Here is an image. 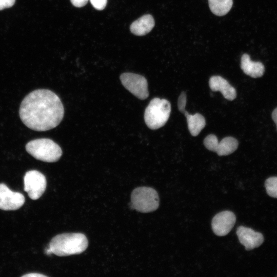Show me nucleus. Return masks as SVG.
Returning a JSON list of instances; mask_svg holds the SVG:
<instances>
[{
    "instance_id": "f257e3e1",
    "label": "nucleus",
    "mask_w": 277,
    "mask_h": 277,
    "mask_svg": "<svg viewBox=\"0 0 277 277\" xmlns=\"http://www.w3.org/2000/svg\"><path fill=\"white\" fill-rule=\"evenodd\" d=\"M19 117L29 128L44 131L56 127L64 115V108L60 97L48 89L31 92L22 101Z\"/></svg>"
},
{
    "instance_id": "aec40b11",
    "label": "nucleus",
    "mask_w": 277,
    "mask_h": 277,
    "mask_svg": "<svg viewBox=\"0 0 277 277\" xmlns=\"http://www.w3.org/2000/svg\"><path fill=\"white\" fill-rule=\"evenodd\" d=\"M16 0H0V10L12 7Z\"/></svg>"
},
{
    "instance_id": "f3484780",
    "label": "nucleus",
    "mask_w": 277,
    "mask_h": 277,
    "mask_svg": "<svg viewBox=\"0 0 277 277\" xmlns=\"http://www.w3.org/2000/svg\"><path fill=\"white\" fill-rule=\"evenodd\" d=\"M265 186L268 194L272 197L277 198V176L267 179Z\"/></svg>"
},
{
    "instance_id": "ddd939ff",
    "label": "nucleus",
    "mask_w": 277,
    "mask_h": 277,
    "mask_svg": "<svg viewBox=\"0 0 277 277\" xmlns=\"http://www.w3.org/2000/svg\"><path fill=\"white\" fill-rule=\"evenodd\" d=\"M241 68L246 74L253 78L261 77L265 72L264 65L259 62L252 61L247 54H244L241 57Z\"/></svg>"
},
{
    "instance_id": "dca6fc26",
    "label": "nucleus",
    "mask_w": 277,
    "mask_h": 277,
    "mask_svg": "<svg viewBox=\"0 0 277 277\" xmlns=\"http://www.w3.org/2000/svg\"><path fill=\"white\" fill-rule=\"evenodd\" d=\"M212 12L217 16L226 14L232 7V0H208Z\"/></svg>"
},
{
    "instance_id": "423d86ee",
    "label": "nucleus",
    "mask_w": 277,
    "mask_h": 277,
    "mask_svg": "<svg viewBox=\"0 0 277 277\" xmlns=\"http://www.w3.org/2000/svg\"><path fill=\"white\" fill-rule=\"evenodd\" d=\"M123 86L140 100H145L149 96L146 78L140 74L125 72L120 77Z\"/></svg>"
},
{
    "instance_id": "9d476101",
    "label": "nucleus",
    "mask_w": 277,
    "mask_h": 277,
    "mask_svg": "<svg viewBox=\"0 0 277 277\" xmlns=\"http://www.w3.org/2000/svg\"><path fill=\"white\" fill-rule=\"evenodd\" d=\"M235 222L236 216L232 211L225 210L220 212L212 219V230L217 236H225L231 231Z\"/></svg>"
},
{
    "instance_id": "4468645a",
    "label": "nucleus",
    "mask_w": 277,
    "mask_h": 277,
    "mask_svg": "<svg viewBox=\"0 0 277 277\" xmlns=\"http://www.w3.org/2000/svg\"><path fill=\"white\" fill-rule=\"evenodd\" d=\"M154 24L153 17L150 14H145L134 21L131 24L130 29L134 35L143 36L150 32Z\"/></svg>"
},
{
    "instance_id": "a211bd4d",
    "label": "nucleus",
    "mask_w": 277,
    "mask_h": 277,
    "mask_svg": "<svg viewBox=\"0 0 277 277\" xmlns=\"http://www.w3.org/2000/svg\"><path fill=\"white\" fill-rule=\"evenodd\" d=\"M187 98L185 92L183 91L178 98L177 107L179 110L184 114L185 112V106L186 105Z\"/></svg>"
},
{
    "instance_id": "6e6552de",
    "label": "nucleus",
    "mask_w": 277,
    "mask_h": 277,
    "mask_svg": "<svg viewBox=\"0 0 277 277\" xmlns=\"http://www.w3.org/2000/svg\"><path fill=\"white\" fill-rule=\"evenodd\" d=\"M204 145L208 150L216 152L219 156H223L234 152L239 143L236 138L231 136L225 137L219 142L215 135L210 134L204 138Z\"/></svg>"
},
{
    "instance_id": "5701e85b",
    "label": "nucleus",
    "mask_w": 277,
    "mask_h": 277,
    "mask_svg": "<svg viewBox=\"0 0 277 277\" xmlns=\"http://www.w3.org/2000/svg\"><path fill=\"white\" fill-rule=\"evenodd\" d=\"M23 276H30V277H33V276H46V275L39 274V273H31L30 274H27L23 275Z\"/></svg>"
},
{
    "instance_id": "f8f14e48",
    "label": "nucleus",
    "mask_w": 277,
    "mask_h": 277,
    "mask_svg": "<svg viewBox=\"0 0 277 277\" xmlns=\"http://www.w3.org/2000/svg\"><path fill=\"white\" fill-rule=\"evenodd\" d=\"M209 85L212 91H220L224 98L233 101L236 97V91L228 82L220 76H212L209 81Z\"/></svg>"
},
{
    "instance_id": "412c9836",
    "label": "nucleus",
    "mask_w": 277,
    "mask_h": 277,
    "mask_svg": "<svg viewBox=\"0 0 277 277\" xmlns=\"http://www.w3.org/2000/svg\"><path fill=\"white\" fill-rule=\"evenodd\" d=\"M72 4L76 7H82L86 5L88 0H70Z\"/></svg>"
},
{
    "instance_id": "1a4fd4ad",
    "label": "nucleus",
    "mask_w": 277,
    "mask_h": 277,
    "mask_svg": "<svg viewBox=\"0 0 277 277\" xmlns=\"http://www.w3.org/2000/svg\"><path fill=\"white\" fill-rule=\"evenodd\" d=\"M25 201L23 194L11 190L5 184H0V209L15 210L20 208Z\"/></svg>"
},
{
    "instance_id": "9b49d317",
    "label": "nucleus",
    "mask_w": 277,
    "mask_h": 277,
    "mask_svg": "<svg viewBox=\"0 0 277 277\" xmlns=\"http://www.w3.org/2000/svg\"><path fill=\"white\" fill-rule=\"evenodd\" d=\"M236 234L240 243L244 246L246 250L257 248L264 242V237L262 233L243 226L238 227Z\"/></svg>"
},
{
    "instance_id": "f03ea898",
    "label": "nucleus",
    "mask_w": 277,
    "mask_h": 277,
    "mask_svg": "<svg viewBox=\"0 0 277 277\" xmlns=\"http://www.w3.org/2000/svg\"><path fill=\"white\" fill-rule=\"evenodd\" d=\"M88 245V240L83 233H63L52 239L45 253L60 256L77 254L84 252Z\"/></svg>"
},
{
    "instance_id": "6ab92c4d",
    "label": "nucleus",
    "mask_w": 277,
    "mask_h": 277,
    "mask_svg": "<svg viewBox=\"0 0 277 277\" xmlns=\"http://www.w3.org/2000/svg\"><path fill=\"white\" fill-rule=\"evenodd\" d=\"M92 6L97 10H102L106 6L107 0H90Z\"/></svg>"
},
{
    "instance_id": "20e7f679",
    "label": "nucleus",
    "mask_w": 277,
    "mask_h": 277,
    "mask_svg": "<svg viewBox=\"0 0 277 277\" xmlns=\"http://www.w3.org/2000/svg\"><path fill=\"white\" fill-rule=\"evenodd\" d=\"M25 148L27 152L35 159L45 162H55L62 155L61 147L49 138L32 140L26 144Z\"/></svg>"
},
{
    "instance_id": "39448f33",
    "label": "nucleus",
    "mask_w": 277,
    "mask_h": 277,
    "mask_svg": "<svg viewBox=\"0 0 277 277\" xmlns=\"http://www.w3.org/2000/svg\"><path fill=\"white\" fill-rule=\"evenodd\" d=\"M159 206V197L156 191L148 187H140L131 193L130 207L132 209L148 213L156 210Z\"/></svg>"
},
{
    "instance_id": "4be33fe9",
    "label": "nucleus",
    "mask_w": 277,
    "mask_h": 277,
    "mask_svg": "<svg viewBox=\"0 0 277 277\" xmlns=\"http://www.w3.org/2000/svg\"><path fill=\"white\" fill-rule=\"evenodd\" d=\"M272 118L276 125L277 128V108H276L272 113Z\"/></svg>"
},
{
    "instance_id": "2eb2a0df",
    "label": "nucleus",
    "mask_w": 277,
    "mask_h": 277,
    "mask_svg": "<svg viewBox=\"0 0 277 277\" xmlns=\"http://www.w3.org/2000/svg\"><path fill=\"white\" fill-rule=\"evenodd\" d=\"M186 117L188 130L193 136H197L206 125L204 117L196 113L194 115L189 114L187 111L184 113Z\"/></svg>"
},
{
    "instance_id": "7ed1b4c3",
    "label": "nucleus",
    "mask_w": 277,
    "mask_h": 277,
    "mask_svg": "<svg viewBox=\"0 0 277 277\" xmlns=\"http://www.w3.org/2000/svg\"><path fill=\"white\" fill-rule=\"evenodd\" d=\"M171 112L170 103L166 99L155 97L145 109L144 120L147 127L152 130L164 126Z\"/></svg>"
},
{
    "instance_id": "0eeeda50",
    "label": "nucleus",
    "mask_w": 277,
    "mask_h": 277,
    "mask_svg": "<svg viewBox=\"0 0 277 277\" xmlns=\"http://www.w3.org/2000/svg\"><path fill=\"white\" fill-rule=\"evenodd\" d=\"M24 190L30 199H38L46 188L47 182L45 176L38 171L33 170L27 171L24 177Z\"/></svg>"
}]
</instances>
